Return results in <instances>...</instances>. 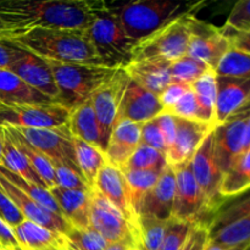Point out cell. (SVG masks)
Segmentation results:
<instances>
[{
    "label": "cell",
    "mask_w": 250,
    "mask_h": 250,
    "mask_svg": "<svg viewBox=\"0 0 250 250\" xmlns=\"http://www.w3.org/2000/svg\"><path fill=\"white\" fill-rule=\"evenodd\" d=\"M99 2L100 0H1L0 22L5 28L2 41L33 29L85 31Z\"/></svg>",
    "instance_id": "obj_1"
},
{
    "label": "cell",
    "mask_w": 250,
    "mask_h": 250,
    "mask_svg": "<svg viewBox=\"0 0 250 250\" xmlns=\"http://www.w3.org/2000/svg\"><path fill=\"white\" fill-rule=\"evenodd\" d=\"M11 45L56 62L105 66L90 44L85 31L33 29L14 34L6 41Z\"/></svg>",
    "instance_id": "obj_2"
},
{
    "label": "cell",
    "mask_w": 250,
    "mask_h": 250,
    "mask_svg": "<svg viewBox=\"0 0 250 250\" xmlns=\"http://www.w3.org/2000/svg\"><path fill=\"white\" fill-rule=\"evenodd\" d=\"M204 5V1L134 0L110 6L127 36L138 43L176 20L192 15L197 16Z\"/></svg>",
    "instance_id": "obj_3"
},
{
    "label": "cell",
    "mask_w": 250,
    "mask_h": 250,
    "mask_svg": "<svg viewBox=\"0 0 250 250\" xmlns=\"http://www.w3.org/2000/svg\"><path fill=\"white\" fill-rule=\"evenodd\" d=\"M58 88L56 103L72 111L90 100L98 88L109 81L119 68L84 63H66L46 60Z\"/></svg>",
    "instance_id": "obj_4"
},
{
    "label": "cell",
    "mask_w": 250,
    "mask_h": 250,
    "mask_svg": "<svg viewBox=\"0 0 250 250\" xmlns=\"http://www.w3.org/2000/svg\"><path fill=\"white\" fill-rule=\"evenodd\" d=\"M85 34L105 66L125 68L132 62V51L137 42L127 36L107 2H99Z\"/></svg>",
    "instance_id": "obj_5"
},
{
    "label": "cell",
    "mask_w": 250,
    "mask_h": 250,
    "mask_svg": "<svg viewBox=\"0 0 250 250\" xmlns=\"http://www.w3.org/2000/svg\"><path fill=\"white\" fill-rule=\"evenodd\" d=\"M193 17H195V15L176 20L138 42L132 51V61L153 59L172 62L185 56L189 44Z\"/></svg>",
    "instance_id": "obj_6"
},
{
    "label": "cell",
    "mask_w": 250,
    "mask_h": 250,
    "mask_svg": "<svg viewBox=\"0 0 250 250\" xmlns=\"http://www.w3.org/2000/svg\"><path fill=\"white\" fill-rule=\"evenodd\" d=\"M71 111L58 103L0 105V126L14 128L51 129L66 126Z\"/></svg>",
    "instance_id": "obj_7"
},
{
    "label": "cell",
    "mask_w": 250,
    "mask_h": 250,
    "mask_svg": "<svg viewBox=\"0 0 250 250\" xmlns=\"http://www.w3.org/2000/svg\"><path fill=\"white\" fill-rule=\"evenodd\" d=\"M190 168L204 198L205 208L212 217L225 202L220 194L222 173L215 156L214 131L203 141L193 155L190 160Z\"/></svg>",
    "instance_id": "obj_8"
},
{
    "label": "cell",
    "mask_w": 250,
    "mask_h": 250,
    "mask_svg": "<svg viewBox=\"0 0 250 250\" xmlns=\"http://www.w3.org/2000/svg\"><path fill=\"white\" fill-rule=\"evenodd\" d=\"M129 77L127 76L125 68H119L116 73L104 84L100 85L90 98L93 109L100 125L103 146H104L105 151H106L112 129L116 124L122 98L126 92Z\"/></svg>",
    "instance_id": "obj_9"
},
{
    "label": "cell",
    "mask_w": 250,
    "mask_h": 250,
    "mask_svg": "<svg viewBox=\"0 0 250 250\" xmlns=\"http://www.w3.org/2000/svg\"><path fill=\"white\" fill-rule=\"evenodd\" d=\"M172 168L176 177L172 217L189 224L207 222L204 217L208 216L209 212L205 208L204 198L193 176L190 161Z\"/></svg>",
    "instance_id": "obj_10"
},
{
    "label": "cell",
    "mask_w": 250,
    "mask_h": 250,
    "mask_svg": "<svg viewBox=\"0 0 250 250\" xmlns=\"http://www.w3.org/2000/svg\"><path fill=\"white\" fill-rule=\"evenodd\" d=\"M231 42L222 28L193 17L187 55L202 61L215 71L222 56L231 49Z\"/></svg>",
    "instance_id": "obj_11"
},
{
    "label": "cell",
    "mask_w": 250,
    "mask_h": 250,
    "mask_svg": "<svg viewBox=\"0 0 250 250\" xmlns=\"http://www.w3.org/2000/svg\"><path fill=\"white\" fill-rule=\"evenodd\" d=\"M250 106L229 117L224 124L214 128L215 156L224 177L236 159L244 151L247 121Z\"/></svg>",
    "instance_id": "obj_12"
},
{
    "label": "cell",
    "mask_w": 250,
    "mask_h": 250,
    "mask_svg": "<svg viewBox=\"0 0 250 250\" xmlns=\"http://www.w3.org/2000/svg\"><path fill=\"white\" fill-rule=\"evenodd\" d=\"M27 142L38 149L46 159L54 164H65L78 168L73 150L72 136L66 126L51 129L16 128ZM80 170V168H78Z\"/></svg>",
    "instance_id": "obj_13"
},
{
    "label": "cell",
    "mask_w": 250,
    "mask_h": 250,
    "mask_svg": "<svg viewBox=\"0 0 250 250\" xmlns=\"http://www.w3.org/2000/svg\"><path fill=\"white\" fill-rule=\"evenodd\" d=\"M214 128V125L176 117V136L166 153L167 165L177 167L189 163L200 144Z\"/></svg>",
    "instance_id": "obj_14"
},
{
    "label": "cell",
    "mask_w": 250,
    "mask_h": 250,
    "mask_svg": "<svg viewBox=\"0 0 250 250\" xmlns=\"http://www.w3.org/2000/svg\"><path fill=\"white\" fill-rule=\"evenodd\" d=\"M90 226L99 232L107 243H115L137 233L136 227L95 189L92 190Z\"/></svg>",
    "instance_id": "obj_15"
},
{
    "label": "cell",
    "mask_w": 250,
    "mask_h": 250,
    "mask_svg": "<svg viewBox=\"0 0 250 250\" xmlns=\"http://www.w3.org/2000/svg\"><path fill=\"white\" fill-rule=\"evenodd\" d=\"M94 189L99 192L122 216L137 229L138 217L134 214L131 205L128 186L124 172L110 164H105L99 171L95 180Z\"/></svg>",
    "instance_id": "obj_16"
},
{
    "label": "cell",
    "mask_w": 250,
    "mask_h": 250,
    "mask_svg": "<svg viewBox=\"0 0 250 250\" xmlns=\"http://www.w3.org/2000/svg\"><path fill=\"white\" fill-rule=\"evenodd\" d=\"M0 189L11 200L12 204L17 208V210L26 220L36 222L37 225H41V226L45 227L55 233L62 234V236H65L66 232L70 229L68 224L62 217L58 216L56 214L42 207L36 200L29 198L22 190L15 187L12 183L5 180L2 176H0Z\"/></svg>",
    "instance_id": "obj_17"
},
{
    "label": "cell",
    "mask_w": 250,
    "mask_h": 250,
    "mask_svg": "<svg viewBox=\"0 0 250 250\" xmlns=\"http://www.w3.org/2000/svg\"><path fill=\"white\" fill-rule=\"evenodd\" d=\"M7 70L21 78L29 87L56 102L58 88L50 66L45 59L39 58L29 51L22 50L21 55L10 65Z\"/></svg>",
    "instance_id": "obj_18"
},
{
    "label": "cell",
    "mask_w": 250,
    "mask_h": 250,
    "mask_svg": "<svg viewBox=\"0 0 250 250\" xmlns=\"http://www.w3.org/2000/svg\"><path fill=\"white\" fill-rule=\"evenodd\" d=\"M215 127L250 106V80L216 77Z\"/></svg>",
    "instance_id": "obj_19"
},
{
    "label": "cell",
    "mask_w": 250,
    "mask_h": 250,
    "mask_svg": "<svg viewBox=\"0 0 250 250\" xmlns=\"http://www.w3.org/2000/svg\"><path fill=\"white\" fill-rule=\"evenodd\" d=\"M164 112L159 97L129 80L126 88L117 120H128L137 124H146Z\"/></svg>",
    "instance_id": "obj_20"
},
{
    "label": "cell",
    "mask_w": 250,
    "mask_h": 250,
    "mask_svg": "<svg viewBox=\"0 0 250 250\" xmlns=\"http://www.w3.org/2000/svg\"><path fill=\"white\" fill-rule=\"evenodd\" d=\"M175 188V171L170 165H166L160 173L158 182L143 198L138 216L153 217L161 221L172 219Z\"/></svg>",
    "instance_id": "obj_21"
},
{
    "label": "cell",
    "mask_w": 250,
    "mask_h": 250,
    "mask_svg": "<svg viewBox=\"0 0 250 250\" xmlns=\"http://www.w3.org/2000/svg\"><path fill=\"white\" fill-rule=\"evenodd\" d=\"M49 192L60 208L62 219L68 226L78 229L90 226L92 190L65 189L55 186Z\"/></svg>",
    "instance_id": "obj_22"
},
{
    "label": "cell",
    "mask_w": 250,
    "mask_h": 250,
    "mask_svg": "<svg viewBox=\"0 0 250 250\" xmlns=\"http://www.w3.org/2000/svg\"><path fill=\"white\" fill-rule=\"evenodd\" d=\"M142 125L128 120H119L115 124L105 151L107 164L124 170L128 159L141 144Z\"/></svg>",
    "instance_id": "obj_23"
},
{
    "label": "cell",
    "mask_w": 250,
    "mask_h": 250,
    "mask_svg": "<svg viewBox=\"0 0 250 250\" xmlns=\"http://www.w3.org/2000/svg\"><path fill=\"white\" fill-rule=\"evenodd\" d=\"M170 61L141 60L132 61L125 67L129 80L144 89L159 95L171 82Z\"/></svg>",
    "instance_id": "obj_24"
},
{
    "label": "cell",
    "mask_w": 250,
    "mask_h": 250,
    "mask_svg": "<svg viewBox=\"0 0 250 250\" xmlns=\"http://www.w3.org/2000/svg\"><path fill=\"white\" fill-rule=\"evenodd\" d=\"M0 103L2 105H23L56 102L29 87L7 68H0Z\"/></svg>",
    "instance_id": "obj_25"
},
{
    "label": "cell",
    "mask_w": 250,
    "mask_h": 250,
    "mask_svg": "<svg viewBox=\"0 0 250 250\" xmlns=\"http://www.w3.org/2000/svg\"><path fill=\"white\" fill-rule=\"evenodd\" d=\"M67 128L71 136L97 146L99 150H102L105 154L100 125L98 122L97 115H95L90 100L71 111L70 119L67 122Z\"/></svg>",
    "instance_id": "obj_26"
},
{
    "label": "cell",
    "mask_w": 250,
    "mask_h": 250,
    "mask_svg": "<svg viewBox=\"0 0 250 250\" xmlns=\"http://www.w3.org/2000/svg\"><path fill=\"white\" fill-rule=\"evenodd\" d=\"M12 231L19 246L24 250H42L60 246L65 237L26 219L14 227Z\"/></svg>",
    "instance_id": "obj_27"
},
{
    "label": "cell",
    "mask_w": 250,
    "mask_h": 250,
    "mask_svg": "<svg viewBox=\"0 0 250 250\" xmlns=\"http://www.w3.org/2000/svg\"><path fill=\"white\" fill-rule=\"evenodd\" d=\"M5 132L9 136V138L11 139L12 143L15 144L17 149L23 154L24 158L28 160L29 165L32 166L34 171L37 172V175L41 177V180L43 181L44 185L46 186L48 189L55 187L56 186V178H55V172H54L53 165H51L50 161L41 153L37 148H34L29 142H27L24 139V137L17 131L14 127H4Z\"/></svg>",
    "instance_id": "obj_28"
},
{
    "label": "cell",
    "mask_w": 250,
    "mask_h": 250,
    "mask_svg": "<svg viewBox=\"0 0 250 250\" xmlns=\"http://www.w3.org/2000/svg\"><path fill=\"white\" fill-rule=\"evenodd\" d=\"M250 190V148L244 150L222 177L220 194L225 200Z\"/></svg>",
    "instance_id": "obj_29"
},
{
    "label": "cell",
    "mask_w": 250,
    "mask_h": 250,
    "mask_svg": "<svg viewBox=\"0 0 250 250\" xmlns=\"http://www.w3.org/2000/svg\"><path fill=\"white\" fill-rule=\"evenodd\" d=\"M73 150H75L76 163H77L80 172L82 173L83 178L92 189H94L95 180L102 170L103 166L107 163L105 154L97 146L88 144L81 139L72 136Z\"/></svg>",
    "instance_id": "obj_30"
},
{
    "label": "cell",
    "mask_w": 250,
    "mask_h": 250,
    "mask_svg": "<svg viewBox=\"0 0 250 250\" xmlns=\"http://www.w3.org/2000/svg\"><path fill=\"white\" fill-rule=\"evenodd\" d=\"M216 73L208 70L190 84L200 112V121L215 126V104H216Z\"/></svg>",
    "instance_id": "obj_31"
},
{
    "label": "cell",
    "mask_w": 250,
    "mask_h": 250,
    "mask_svg": "<svg viewBox=\"0 0 250 250\" xmlns=\"http://www.w3.org/2000/svg\"><path fill=\"white\" fill-rule=\"evenodd\" d=\"M4 128V127H2ZM1 166H4L5 168H7L11 172L16 173L20 177L24 178V180L29 181V182L34 183V185L43 186L46 188V186L44 185L43 181L41 180L38 175H37L36 171L32 168V166L29 165L28 160L23 156V154L19 150V149L15 146V144L12 143L11 139L9 138V136L6 134L4 129V150H2V164Z\"/></svg>",
    "instance_id": "obj_32"
},
{
    "label": "cell",
    "mask_w": 250,
    "mask_h": 250,
    "mask_svg": "<svg viewBox=\"0 0 250 250\" xmlns=\"http://www.w3.org/2000/svg\"><path fill=\"white\" fill-rule=\"evenodd\" d=\"M209 241L221 247H239L250 244V214L232 224L209 232Z\"/></svg>",
    "instance_id": "obj_33"
},
{
    "label": "cell",
    "mask_w": 250,
    "mask_h": 250,
    "mask_svg": "<svg viewBox=\"0 0 250 250\" xmlns=\"http://www.w3.org/2000/svg\"><path fill=\"white\" fill-rule=\"evenodd\" d=\"M126 178L127 186L129 190V198H131V205L134 214L138 217L141 204L146 193L154 187L158 182L160 173L159 171H141V170H126L122 171Z\"/></svg>",
    "instance_id": "obj_34"
},
{
    "label": "cell",
    "mask_w": 250,
    "mask_h": 250,
    "mask_svg": "<svg viewBox=\"0 0 250 250\" xmlns=\"http://www.w3.org/2000/svg\"><path fill=\"white\" fill-rule=\"evenodd\" d=\"M0 176H2L5 180H7L10 183H12L15 187L19 188V189L22 190L24 194H27L29 198L36 200L38 204H41L42 207L48 209L49 211L54 212V214H56L58 216L62 217V215H61V211H60V208H59V205L56 204L54 198L51 197L48 188L43 187V186L34 185V183L20 177V176L16 175V173L11 172V171H9L7 168H5L4 166L1 165H0Z\"/></svg>",
    "instance_id": "obj_35"
},
{
    "label": "cell",
    "mask_w": 250,
    "mask_h": 250,
    "mask_svg": "<svg viewBox=\"0 0 250 250\" xmlns=\"http://www.w3.org/2000/svg\"><path fill=\"white\" fill-rule=\"evenodd\" d=\"M167 221L153 217L138 216L137 221V246L138 250H159L163 243Z\"/></svg>",
    "instance_id": "obj_36"
},
{
    "label": "cell",
    "mask_w": 250,
    "mask_h": 250,
    "mask_svg": "<svg viewBox=\"0 0 250 250\" xmlns=\"http://www.w3.org/2000/svg\"><path fill=\"white\" fill-rule=\"evenodd\" d=\"M215 73L220 77L250 80V54L231 48L221 58Z\"/></svg>",
    "instance_id": "obj_37"
},
{
    "label": "cell",
    "mask_w": 250,
    "mask_h": 250,
    "mask_svg": "<svg viewBox=\"0 0 250 250\" xmlns=\"http://www.w3.org/2000/svg\"><path fill=\"white\" fill-rule=\"evenodd\" d=\"M166 165H167V160H166L165 154L146 144H139L122 171L141 170L161 172Z\"/></svg>",
    "instance_id": "obj_38"
},
{
    "label": "cell",
    "mask_w": 250,
    "mask_h": 250,
    "mask_svg": "<svg viewBox=\"0 0 250 250\" xmlns=\"http://www.w3.org/2000/svg\"><path fill=\"white\" fill-rule=\"evenodd\" d=\"M208 70L211 68L208 67L202 61L186 54L185 56L171 62L170 76L172 82L190 85Z\"/></svg>",
    "instance_id": "obj_39"
},
{
    "label": "cell",
    "mask_w": 250,
    "mask_h": 250,
    "mask_svg": "<svg viewBox=\"0 0 250 250\" xmlns=\"http://www.w3.org/2000/svg\"><path fill=\"white\" fill-rule=\"evenodd\" d=\"M65 237L80 250H105L109 246L106 239L92 226L82 229L70 227Z\"/></svg>",
    "instance_id": "obj_40"
},
{
    "label": "cell",
    "mask_w": 250,
    "mask_h": 250,
    "mask_svg": "<svg viewBox=\"0 0 250 250\" xmlns=\"http://www.w3.org/2000/svg\"><path fill=\"white\" fill-rule=\"evenodd\" d=\"M192 225L189 222L170 219L166 226L165 236L159 250H181L189 234Z\"/></svg>",
    "instance_id": "obj_41"
},
{
    "label": "cell",
    "mask_w": 250,
    "mask_h": 250,
    "mask_svg": "<svg viewBox=\"0 0 250 250\" xmlns=\"http://www.w3.org/2000/svg\"><path fill=\"white\" fill-rule=\"evenodd\" d=\"M54 172H55L56 186L65 189H78V190H93L83 178L82 173L78 168L72 167L65 164H54Z\"/></svg>",
    "instance_id": "obj_42"
},
{
    "label": "cell",
    "mask_w": 250,
    "mask_h": 250,
    "mask_svg": "<svg viewBox=\"0 0 250 250\" xmlns=\"http://www.w3.org/2000/svg\"><path fill=\"white\" fill-rule=\"evenodd\" d=\"M222 28L229 32L250 31V0H241L236 2Z\"/></svg>",
    "instance_id": "obj_43"
},
{
    "label": "cell",
    "mask_w": 250,
    "mask_h": 250,
    "mask_svg": "<svg viewBox=\"0 0 250 250\" xmlns=\"http://www.w3.org/2000/svg\"><path fill=\"white\" fill-rule=\"evenodd\" d=\"M168 114L173 115L176 117H181V119L192 120V121H200V112L199 107H198L197 99H195L194 93L192 89L188 90L180 100L177 104L171 109Z\"/></svg>",
    "instance_id": "obj_44"
},
{
    "label": "cell",
    "mask_w": 250,
    "mask_h": 250,
    "mask_svg": "<svg viewBox=\"0 0 250 250\" xmlns=\"http://www.w3.org/2000/svg\"><path fill=\"white\" fill-rule=\"evenodd\" d=\"M209 243V224L194 222L181 250H205Z\"/></svg>",
    "instance_id": "obj_45"
},
{
    "label": "cell",
    "mask_w": 250,
    "mask_h": 250,
    "mask_svg": "<svg viewBox=\"0 0 250 250\" xmlns=\"http://www.w3.org/2000/svg\"><path fill=\"white\" fill-rule=\"evenodd\" d=\"M141 144H146V146L156 149V150L166 155L167 148H166L165 141H164V137L161 134L155 119L142 125Z\"/></svg>",
    "instance_id": "obj_46"
},
{
    "label": "cell",
    "mask_w": 250,
    "mask_h": 250,
    "mask_svg": "<svg viewBox=\"0 0 250 250\" xmlns=\"http://www.w3.org/2000/svg\"><path fill=\"white\" fill-rule=\"evenodd\" d=\"M190 89V85L183 83L171 82L160 94L158 95L161 105L164 107V112H170L171 109L178 103V100Z\"/></svg>",
    "instance_id": "obj_47"
},
{
    "label": "cell",
    "mask_w": 250,
    "mask_h": 250,
    "mask_svg": "<svg viewBox=\"0 0 250 250\" xmlns=\"http://www.w3.org/2000/svg\"><path fill=\"white\" fill-rule=\"evenodd\" d=\"M0 219L4 220L10 227H16L24 220L21 212L11 203V200L0 189Z\"/></svg>",
    "instance_id": "obj_48"
},
{
    "label": "cell",
    "mask_w": 250,
    "mask_h": 250,
    "mask_svg": "<svg viewBox=\"0 0 250 250\" xmlns=\"http://www.w3.org/2000/svg\"><path fill=\"white\" fill-rule=\"evenodd\" d=\"M155 121L158 124L159 128H160L164 141H165L166 148L168 150V148L172 146L173 139H175L176 136V117L173 115L168 114V112H163L158 117H155Z\"/></svg>",
    "instance_id": "obj_49"
},
{
    "label": "cell",
    "mask_w": 250,
    "mask_h": 250,
    "mask_svg": "<svg viewBox=\"0 0 250 250\" xmlns=\"http://www.w3.org/2000/svg\"><path fill=\"white\" fill-rule=\"evenodd\" d=\"M22 54V49L7 42H0V68H9L10 65Z\"/></svg>",
    "instance_id": "obj_50"
},
{
    "label": "cell",
    "mask_w": 250,
    "mask_h": 250,
    "mask_svg": "<svg viewBox=\"0 0 250 250\" xmlns=\"http://www.w3.org/2000/svg\"><path fill=\"white\" fill-rule=\"evenodd\" d=\"M224 29V28H222ZM225 33L229 38L231 46L237 50L250 54V31L249 32H229L224 29Z\"/></svg>",
    "instance_id": "obj_51"
},
{
    "label": "cell",
    "mask_w": 250,
    "mask_h": 250,
    "mask_svg": "<svg viewBox=\"0 0 250 250\" xmlns=\"http://www.w3.org/2000/svg\"><path fill=\"white\" fill-rule=\"evenodd\" d=\"M105 250H138L137 246V233L127 237V238L121 239L115 243H109Z\"/></svg>",
    "instance_id": "obj_52"
},
{
    "label": "cell",
    "mask_w": 250,
    "mask_h": 250,
    "mask_svg": "<svg viewBox=\"0 0 250 250\" xmlns=\"http://www.w3.org/2000/svg\"><path fill=\"white\" fill-rule=\"evenodd\" d=\"M248 246H239V247H231V248H227V247H221L217 246V244L212 243V242L209 241L207 248L205 250H246Z\"/></svg>",
    "instance_id": "obj_53"
},
{
    "label": "cell",
    "mask_w": 250,
    "mask_h": 250,
    "mask_svg": "<svg viewBox=\"0 0 250 250\" xmlns=\"http://www.w3.org/2000/svg\"><path fill=\"white\" fill-rule=\"evenodd\" d=\"M60 249L61 250H80L77 248V247L75 246V244H72L71 243L70 241H68L67 238H63V241H62V243L60 244Z\"/></svg>",
    "instance_id": "obj_54"
},
{
    "label": "cell",
    "mask_w": 250,
    "mask_h": 250,
    "mask_svg": "<svg viewBox=\"0 0 250 250\" xmlns=\"http://www.w3.org/2000/svg\"><path fill=\"white\" fill-rule=\"evenodd\" d=\"M2 150H4V128L0 126V165L2 164Z\"/></svg>",
    "instance_id": "obj_55"
},
{
    "label": "cell",
    "mask_w": 250,
    "mask_h": 250,
    "mask_svg": "<svg viewBox=\"0 0 250 250\" xmlns=\"http://www.w3.org/2000/svg\"><path fill=\"white\" fill-rule=\"evenodd\" d=\"M4 36H5V28H4V26H2L1 22H0V41H2V39H4Z\"/></svg>",
    "instance_id": "obj_56"
},
{
    "label": "cell",
    "mask_w": 250,
    "mask_h": 250,
    "mask_svg": "<svg viewBox=\"0 0 250 250\" xmlns=\"http://www.w3.org/2000/svg\"><path fill=\"white\" fill-rule=\"evenodd\" d=\"M65 238V237H63ZM62 243V242H61ZM42 250H61L60 249V246H56V247H49V248H45V249H42Z\"/></svg>",
    "instance_id": "obj_57"
},
{
    "label": "cell",
    "mask_w": 250,
    "mask_h": 250,
    "mask_svg": "<svg viewBox=\"0 0 250 250\" xmlns=\"http://www.w3.org/2000/svg\"><path fill=\"white\" fill-rule=\"evenodd\" d=\"M5 250H24V249H23V248H21V247H20V246H17V247H14V248L5 249Z\"/></svg>",
    "instance_id": "obj_58"
},
{
    "label": "cell",
    "mask_w": 250,
    "mask_h": 250,
    "mask_svg": "<svg viewBox=\"0 0 250 250\" xmlns=\"http://www.w3.org/2000/svg\"><path fill=\"white\" fill-rule=\"evenodd\" d=\"M246 250H250V244H249L248 247H247V249H246Z\"/></svg>",
    "instance_id": "obj_59"
},
{
    "label": "cell",
    "mask_w": 250,
    "mask_h": 250,
    "mask_svg": "<svg viewBox=\"0 0 250 250\" xmlns=\"http://www.w3.org/2000/svg\"><path fill=\"white\" fill-rule=\"evenodd\" d=\"M0 105H1V103H0Z\"/></svg>",
    "instance_id": "obj_60"
}]
</instances>
